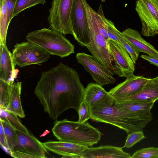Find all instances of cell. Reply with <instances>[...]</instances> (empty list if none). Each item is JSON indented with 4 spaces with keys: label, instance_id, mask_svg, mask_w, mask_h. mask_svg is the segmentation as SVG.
I'll return each instance as SVG.
<instances>
[{
    "label": "cell",
    "instance_id": "6da1fadb",
    "mask_svg": "<svg viewBox=\"0 0 158 158\" xmlns=\"http://www.w3.org/2000/svg\"><path fill=\"white\" fill-rule=\"evenodd\" d=\"M78 72L62 63L42 73L34 93L44 110L56 120L68 109L77 111L82 102L85 90Z\"/></svg>",
    "mask_w": 158,
    "mask_h": 158
},
{
    "label": "cell",
    "instance_id": "7a4b0ae2",
    "mask_svg": "<svg viewBox=\"0 0 158 158\" xmlns=\"http://www.w3.org/2000/svg\"><path fill=\"white\" fill-rule=\"evenodd\" d=\"M89 110L90 119L113 125L128 134L142 130L153 119L152 113L141 114L124 110L108 92L99 101L89 106Z\"/></svg>",
    "mask_w": 158,
    "mask_h": 158
},
{
    "label": "cell",
    "instance_id": "3957f363",
    "mask_svg": "<svg viewBox=\"0 0 158 158\" xmlns=\"http://www.w3.org/2000/svg\"><path fill=\"white\" fill-rule=\"evenodd\" d=\"M52 131L59 141L88 147L97 144L101 137L98 129L87 122L80 123L67 119L56 121Z\"/></svg>",
    "mask_w": 158,
    "mask_h": 158
},
{
    "label": "cell",
    "instance_id": "277c9868",
    "mask_svg": "<svg viewBox=\"0 0 158 158\" xmlns=\"http://www.w3.org/2000/svg\"><path fill=\"white\" fill-rule=\"evenodd\" d=\"M27 41L34 43L51 55L63 58L74 53V46L56 31L44 28L28 33Z\"/></svg>",
    "mask_w": 158,
    "mask_h": 158
},
{
    "label": "cell",
    "instance_id": "5b68a950",
    "mask_svg": "<svg viewBox=\"0 0 158 158\" xmlns=\"http://www.w3.org/2000/svg\"><path fill=\"white\" fill-rule=\"evenodd\" d=\"M86 11L90 33V42L86 47L99 63L113 71L114 60L108 41L100 33L94 15V10L86 0H83Z\"/></svg>",
    "mask_w": 158,
    "mask_h": 158
},
{
    "label": "cell",
    "instance_id": "8992f818",
    "mask_svg": "<svg viewBox=\"0 0 158 158\" xmlns=\"http://www.w3.org/2000/svg\"><path fill=\"white\" fill-rule=\"evenodd\" d=\"M74 0H53L47 19L50 27L65 35H73L71 16Z\"/></svg>",
    "mask_w": 158,
    "mask_h": 158
},
{
    "label": "cell",
    "instance_id": "52a82bcc",
    "mask_svg": "<svg viewBox=\"0 0 158 158\" xmlns=\"http://www.w3.org/2000/svg\"><path fill=\"white\" fill-rule=\"evenodd\" d=\"M12 56L14 64L21 68L29 65H41L47 62L51 54L38 45L27 41L16 44Z\"/></svg>",
    "mask_w": 158,
    "mask_h": 158
},
{
    "label": "cell",
    "instance_id": "ba28073f",
    "mask_svg": "<svg viewBox=\"0 0 158 158\" xmlns=\"http://www.w3.org/2000/svg\"><path fill=\"white\" fill-rule=\"evenodd\" d=\"M135 10L142 23L141 34L146 36L158 34V0H138Z\"/></svg>",
    "mask_w": 158,
    "mask_h": 158
},
{
    "label": "cell",
    "instance_id": "9c48e42d",
    "mask_svg": "<svg viewBox=\"0 0 158 158\" xmlns=\"http://www.w3.org/2000/svg\"><path fill=\"white\" fill-rule=\"evenodd\" d=\"M78 63L81 64L96 83L102 86L115 82L113 70L98 62L92 56L84 52L76 56Z\"/></svg>",
    "mask_w": 158,
    "mask_h": 158
},
{
    "label": "cell",
    "instance_id": "30bf717a",
    "mask_svg": "<svg viewBox=\"0 0 158 158\" xmlns=\"http://www.w3.org/2000/svg\"><path fill=\"white\" fill-rule=\"evenodd\" d=\"M71 23L73 35L80 46L85 47L90 42V33L83 0H74Z\"/></svg>",
    "mask_w": 158,
    "mask_h": 158
},
{
    "label": "cell",
    "instance_id": "8fae6325",
    "mask_svg": "<svg viewBox=\"0 0 158 158\" xmlns=\"http://www.w3.org/2000/svg\"><path fill=\"white\" fill-rule=\"evenodd\" d=\"M108 42L114 61L113 73L126 78L134 75L135 64L126 49L115 41L110 39Z\"/></svg>",
    "mask_w": 158,
    "mask_h": 158
},
{
    "label": "cell",
    "instance_id": "7c38bea8",
    "mask_svg": "<svg viewBox=\"0 0 158 158\" xmlns=\"http://www.w3.org/2000/svg\"><path fill=\"white\" fill-rule=\"evenodd\" d=\"M18 139L14 151H19L30 154L35 158H47V150L43 143L31 132L26 134L17 131ZM13 151V152H14Z\"/></svg>",
    "mask_w": 158,
    "mask_h": 158
},
{
    "label": "cell",
    "instance_id": "4fadbf2b",
    "mask_svg": "<svg viewBox=\"0 0 158 158\" xmlns=\"http://www.w3.org/2000/svg\"><path fill=\"white\" fill-rule=\"evenodd\" d=\"M149 78L135 75L118 84L108 92L115 100L134 95L142 89Z\"/></svg>",
    "mask_w": 158,
    "mask_h": 158
},
{
    "label": "cell",
    "instance_id": "5bb4252c",
    "mask_svg": "<svg viewBox=\"0 0 158 158\" xmlns=\"http://www.w3.org/2000/svg\"><path fill=\"white\" fill-rule=\"evenodd\" d=\"M42 143L48 150L62 156V158H80L82 152L89 147L59 140H49Z\"/></svg>",
    "mask_w": 158,
    "mask_h": 158
},
{
    "label": "cell",
    "instance_id": "9a60e30c",
    "mask_svg": "<svg viewBox=\"0 0 158 158\" xmlns=\"http://www.w3.org/2000/svg\"><path fill=\"white\" fill-rule=\"evenodd\" d=\"M158 100V76L149 78L141 90L137 94L129 97L115 100L118 103L132 102H156Z\"/></svg>",
    "mask_w": 158,
    "mask_h": 158
},
{
    "label": "cell",
    "instance_id": "2e32d148",
    "mask_svg": "<svg viewBox=\"0 0 158 158\" xmlns=\"http://www.w3.org/2000/svg\"><path fill=\"white\" fill-rule=\"evenodd\" d=\"M122 148L110 145L89 147L82 152L80 158H131L130 154Z\"/></svg>",
    "mask_w": 158,
    "mask_h": 158
},
{
    "label": "cell",
    "instance_id": "e0dca14e",
    "mask_svg": "<svg viewBox=\"0 0 158 158\" xmlns=\"http://www.w3.org/2000/svg\"><path fill=\"white\" fill-rule=\"evenodd\" d=\"M123 37L137 52H143L158 58V51L145 41L137 30L128 28L122 32Z\"/></svg>",
    "mask_w": 158,
    "mask_h": 158
},
{
    "label": "cell",
    "instance_id": "ac0fdd59",
    "mask_svg": "<svg viewBox=\"0 0 158 158\" xmlns=\"http://www.w3.org/2000/svg\"><path fill=\"white\" fill-rule=\"evenodd\" d=\"M98 13L101 16L105 23L110 39L116 41L123 46L127 52L134 63L135 64L139 53L134 50L123 37L122 32L116 28L114 23L105 17L102 4L100 5Z\"/></svg>",
    "mask_w": 158,
    "mask_h": 158
},
{
    "label": "cell",
    "instance_id": "d6986e66",
    "mask_svg": "<svg viewBox=\"0 0 158 158\" xmlns=\"http://www.w3.org/2000/svg\"><path fill=\"white\" fill-rule=\"evenodd\" d=\"M15 67L6 44H0V79L8 82L14 81L18 72Z\"/></svg>",
    "mask_w": 158,
    "mask_h": 158
},
{
    "label": "cell",
    "instance_id": "ffe728a7",
    "mask_svg": "<svg viewBox=\"0 0 158 158\" xmlns=\"http://www.w3.org/2000/svg\"><path fill=\"white\" fill-rule=\"evenodd\" d=\"M22 83V82L17 81L12 85L9 104L6 109L21 118L25 117L21 100Z\"/></svg>",
    "mask_w": 158,
    "mask_h": 158
},
{
    "label": "cell",
    "instance_id": "44dd1931",
    "mask_svg": "<svg viewBox=\"0 0 158 158\" xmlns=\"http://www.w3.org/2000/svg\"><path fill=\"white\" fill-rule=\"evenodd\" d=\"M102 86L96 83H89L85 89L82 101L86 106L93 105L105 97L107 94Z\"/></svg>",
    "mask_w": 158,
    "mask_h": 158
},
{
    "label": "cell",
    "instance_id": "7402d4cb",
    "mask_svg": "<svg viewBox=\"0 0 158 158\" xmlns=\"http://www.w3.org/2000/svg\"><path fill=\"white\" fill-rule=\"evenodd\" d=\"M155 102H132L118 103L124 110L130 112L141 114H148L151 113V110Z\"/></svg>",
    "mask_w": 158,
    "mask_h": 158
},
{
    "label": "cell",
    "instance_id": "603a6c76",
    "mask_svg": "<svg viewBox=\"0 0 158 158\" xmlns=\"http://www.w3.org/2000/svg\"><path fill=\"white\" fill-rule=\"evenodd\" d=\"M18 116L6 109L0 107V119L7 121L17 131L29 134L30 132L21 123Z\"/></svg>",
    "mask_w": 158,
    "mask_h": 158
},
{
    "label": "cell",
    "instance_id": "cb8c5ba5",
    "mask_svg": "<svg viewBox=\"0 0 158 158\" xmlns=\"http://www.w3.org/2000/svg\"><path fill=\"white\" fill-rule=\"evenodd\" d=\"M3 126L7 143L10 153L13 152L18 139L17 131L7 121L0 119Z\"/></svg>",
    "mask_w": 158,
    "mask_h": 158
},
{
    "label": "cell",
    "instance_id": "d4e9b609",
    "mask_svg": "<svg viewBox=\"0 0 158 158\" xmlns=\"http://www.w3.org/2000/svg\"><path fill=\"white\" fill-rule=\"evenodd\" d=\"M0 44H6L7 31V10L5 0H0Z\"/></svg>",
    "mask_w": 158,
    "mask_h": 158
},
{
    "label": "cell",
    "instance_id": "484cf974",
    "mask_svg": "<svg viewBox=\"0 0 158 158\" xmlns=\"http://www.w3.org/2000/svg\"><path fill=\"white\" fill-rule=\"evenodd\" d=\"M14 81L8 82L0 79V106L7 109L9 102L12 85Z\"/></svg>",
    "mask_w": 158,
    "mask_h": 158
},
{
    "label": "cell",
    "instance_id": "4316f807",
    "mask_svg": "<svg viewBox=\"0 0 158 158\" xmlns=\"http://www.w3.org/2000/svg\"><path fill=\"white\" fill-rule=\"evenodd\" d=\"M46 0H17L15 7L13 17L25 10L38 4L44 5Z\"/></svg>",
    "mask_w": 158,
    "mask_h": 158
},
{
    "label": "cell",
    "instance_id": "83f0119b",
    "mask_svg": "<svg viewBox=\"0 0 158 158\" xmlns=\"http://www.w3.org/2000/svg\"><path fill=\"white\" fill-rule=\"evenodd\" d=\"M131 158H158V148L150 147L140 149L134 152Z\"/></svg>",
    "mask_w": 158,
    "mask_h": 158
},
{
    "label": "cell",
    "instance_id": "f1b7e54d",
    "mask_svg": "<svg viewBox=\"0 0 158 158\" xmlns=\"http://www.w3.org/2000/svg\"><path fill=\"white\" fill-rule=\"evenodd\" d=\"M146 138L142 130L128 134L123 147L130 148L141 140Z\"/></svg>",
    "mask_w": 158,
    "mask_h": 158
},
{
    "label": "cell",
    "instance_id": "f546056e",
    "mask_svg": "<svg viewBox=\"0 0 158 158\" xmlns=\"http://www.w3.org/2000/svg\"><path fill=\"white\" fill-rule=\"evenodd\" d=\"M77 112L79 115L78 122L83 123L87 122L88 119H90L89 108L83 102H82Z\"/></svg>",
    "mask_w": 158,
    "mask_h": 158
},
{
    "label": "cell",
    "instance_id": "4dcf8cb0",
    "mask_svg": "<svg viewBox=\"0 0 158 158\" xmlns=\"http://www.w3.org/2000/svg\"><path fill=\"white\" fill-rule=\"evenodd\" d=\"M94 15L99 31L101 35L108 41L110 39L109 37L105 23L102 17L98 12H94Z\"/></svg>",
    "mask_w": 158,
    "mask_h": 158
},
{
    "label": "cell",
    "instance_id": "1f68e13d",
    "mask_svg": "<svg viewBox=\"0 0 158 158\" xmlns=\"http://www.w3.org/2000/svg\"><path fill=\"white\" fill-rule=\"evenodd\" d=\"M17 0H5L7 10V25L8 27L13 18V12Z\"/></svg>",
    "mask_w": 158,
    "mask_h": 158
},
{
    "label": "cell",
    "instance_id": "d6a6232c",
    "mask_svg": "<svg viewBox=\"0 0 158 158\" xmlns=\"http://www.w3.org/2000/svg\"><path fill=\"white\" fill-rule=\"evenodd\" d=\"M0 144L9 151V148L7 143L4 128L2 122L0 125Z\"/></svg>",
    "mask_w": 158,
    "mask_h": 158
},
{
    "label": "cell",
    "instance_id": "836d02e7",
    "mask_svg": "<svg viewBox=\"0 0 158 158\" xmlns=\"http://www.w3.org/2000/svg\"><path fill=\"white\" fill-rule=\"evenodd\" d=\"M10 156L15 158H35V157L32 155L23 152L19 151H14L11 152Z\"/></svg>",
    "mask_w": 158,
    "mask_h": 158
},
{
    "label": "cell",
    "instance_id": "e575fe53",
    "mask_svg": "<svg viewBox=\"0 0 158 158\" xmlns=\"http://www.w3.org/2000/svg\"><path fill=\"white\" fill-rule=\"evenodd\" d=\"M140 57L148 61L151 64H153L158 67V58L148 55L142 54Z\"/></svg>",
    "mask_w": 158,
    "mask_h": 158
},
{
    "label": "cell",
    "instance_id": "d590c367",
    "mask_svg": "<svg viewBox=\"0 0 158 158\" xmlns=\"http://www.w3.org/2000/svg\"><path fill=\"white\" fill-rule=\"evenodd\" d=\"M101 1H102L103 2H105V0H101Z\"/></svg>",
    "mask_w": 158,
    "mask_h": 158
}]
</instances>
